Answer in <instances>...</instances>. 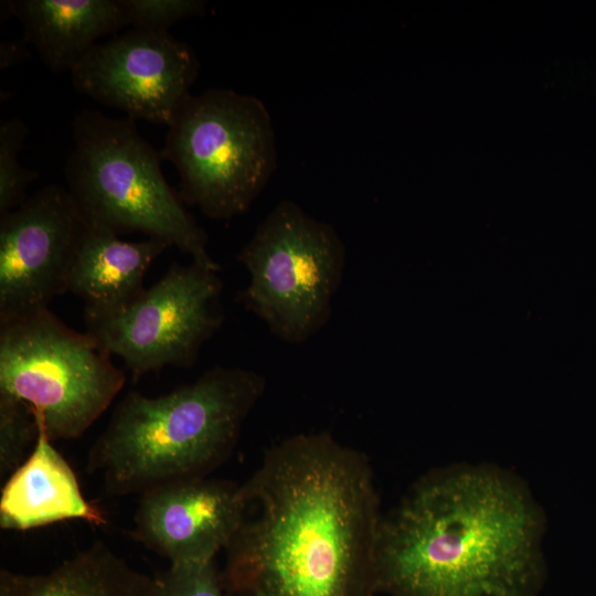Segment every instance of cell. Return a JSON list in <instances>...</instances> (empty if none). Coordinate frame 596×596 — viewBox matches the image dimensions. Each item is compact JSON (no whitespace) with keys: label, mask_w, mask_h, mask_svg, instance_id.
I'll use <instances>...</instances> for the list:
<instances>
[{"label":"cell","mask_w":596,"mask_h":596,"mask_svg":"<svg viewBox=\"0 0 596 596\" xmlns=\"http://www.w3.org/2000/svg\"><path fill=\"white\" fill-rule=\"evenodd\" d=\"M225 596H376L382 514L368 458L328 433L275 445L242 485Z\"/></svg>","instance_id":"6da1fadb"},{"label":"cell","mask_w":596,"mask_h":596,"mask_svg":"<svg viewBox=\"0 0 596 596\" xmlns=\"http://www.w3.org/2000/svg\"><path fill=\"white\" fill-rule=\"evenodd\" d=\"M544 517L519 477L489 465L423 476L382 517L379 592L390 596H536Z\"/></svg>","instance_id":"7a4b0ae2"},{"label":"cell","mask_w":596,"mask_h":596,"mask_svg":"<svg viewBox=\"0 0 596 596\" xmlns=\"http://www.w3.org/2000/svg\"><path fill=\"white\" fill-rule=\"evenodd\" d=\"M264 390L260 374L217 365L159 396L129 392L92 446L87 471L113 496L206 478L233 451Z\"/></svg>","instance_id":"3957f363"},{"label":"cell","mask_w":596,"mask_h":596,"mask_svg":"<svg viewBox=\"0 0 596 596\" xmlns=\"http://www.w3.org/2000/svg\"><path fill=\"white\" fill-rule=\"evenodd\" d=\"M74 148L65 164L67 191L91 228L141 232L212 270L207 236L161 171V153L134 119L82 110L72 121Z\"/></svg>","instance_id":"277c9868"},{"label":"cell","mask_w":596,"mask_h":596,"mask_svg":"<svg viewBox=\"0 0 596 596\" xmlns=\"http://www.w3.org/2000/svg\"><path fill=\"white\" fill-rule=\"evenodd\" d=\"M160 153L179 173L182 201L216 220L249 209L277 158L264 103L226 88L190 95L168 126Z\"/></svg>","instance_id":"5b68a950"},{"label":"cell","mask_w":596,"mask_h":596,"mask_svg":"<svg viewBox=\"0 0 596 596\" xmlns=\"http://www.w3.org/2000/svg\"><path fill=\"white\" fill-rule=\"evenodd\" d=\"M110 355L49 308L0 322V393L28 404L52 441L77 438L125 384Z\"/></svg>","instance_id":"8992f818"},{"label":"cell","mask_w":596,"mask_h":596,"mask_svg":"<svg viewBox=\"0 0 596 596\" xmlns=\"http://www.w3.org/2000/svg\"><path fill=\"white\" fill-rule=\"evenodd\" d=\"M249 275L240 300L288 343H302L329 321L344 272L334 227L284 200L238 254Z\"/></svg>","instance_id":"52a82bcc"},{"label":"cell","mask_w":596,"mask_h":596,"mask_svg":"<svg viewBox=\"0 0 596 596\" xmlns=\"http://www.w3.org/2000/svg\"><path fill=\"white\" fill-rule=\"evenodd\" d=\"M221 292L216 270L175 264L123 310L85 319L87 332L135 381L168 365L191 368L222 324Z\"/></svg>","instance_id":"ba28073f"},{"label":"cell","mask_w":596,"mask_h":596,"mask_svg":"<svg viewBox=\"0 0 596 596\" xmlns=\"http://www.w3.org/2000/svg\"><path fill=\"white\" fill-rule=\"evenodd\" d=\"M200 63L169 32L130 29L96 44L71 71L74 88L129 118L169 126L191 95Z\"/></svg>","instance_id":"9c48e42d"},{"label":"cell","mask_w":596,"mask_h":596,"mask_svg":"<svg viewBox=\"0 0 596 596\" xmlns=\"http://www.w3.org/2000/svg\"><path fill=\"white\" fill-rule=\"evenodd\" d=\"M86 228L67 189L54 184L0 215V322L49 308L68 291Z\"/></svg>","instance_id":"30bf717a"},{"label":"cell","mask_w":596,"mask_h":596,"mask_svg":"<svg viewBox=\"0 0 596 596\" xmlns=\"http://www.w3.org/2000/svg\"><path fill=\"white\" fill-rule=\"evenodd\" d=\"M246 509L242 485L207 478L141 494L131 534L170 564L207 562L225 550Z\"/></svg>","instance_id":"8fae6325"},{"label":"cell","mask_w":596,"mask_h":596,"mask_svg":"<svg viewBox=\"0 0 596 596\" xmlns=\"http://www.w3.org/2000/svg\"><path fill=\"white\" fill-rule=\"evenodd\" d=\"M34 415L39 426L34 447L1 491V529L26 531L66 520L105 525L103 511L84 498L76 475Z\"/></svg>","instance_id":"7c38bea8"},{"label":"cell","mask_w":596,"mask_h":596,"mask_svg":"<svg viewBox=\"0 0 596 596\" xmlns=\"http://www.w3.org/2000/svg\"><path fill=\"white\" fill-rule=\"evenodd\" d=\"M169 245L148 237L127 242L87 226L76 251L68 291L84 305V319L114 315L143 290V277Z\"/></svg>","instance_id":"4fadbf2b"},{"label":"cell","mask_w":596,"mask_h":596,"mask_svg":"<svg viewBox=\"0 0 596 596\" xmlns=\"http://www.w3.org/2000/svg\"><path fill=\"white\" fill-rule=\"evenodd\" d=\"M8 13L54 73L70 72L98 39L126 26L119 0H11Z\"/></svg>","instance_id":"5bb4252c"},{"label":"cell","mask_w":596,"mask_h":596,"mask_svg":"<svg viewBox=\"0 0 596 596\" xmlns=\"http://www.w3.org/2000/svg\"><path fill=\"white\" fill-rule=\"evenodd\" d=\"M0 596H158L150 577L102 542L76 553L52 571L0 573Z\"/></svg>","instance_id":"9a60e30c"},{"label":"cell","mask_w":596,"mask_h":596,"mask_svg":"<svg viewBox=\"0 0 596 596\" xmlns=\"http://www.w3.org/2000/svg\"><path fill=\"white\" fill-rule=\"evenodd\" d=\"M39 434L33 409L0 393V475L10 476L30 455Z\"/></svg>","instance_id":"2e32d148"},{"label":"cell","mask_w":596,"mask_h":596,"mask_svg":"<svg viewBox=\"0 0 596 596\" xmlns=\"http://www.w3.org/2000/svg\"><path fill=\"white\" fill-rule=\"evenodd\" d=\"M28 131L20 119H9L0 126V215L21 205L28 199V185L40 177L38 171L23 168L18 160Z\"/></svg>","instance_id":"e0dca14e"},{"label":"cell","mask_w":596,"mask_h":596,"mask_svg":"<svg viewBox=\"0 0 596 596\" xmlns=\"http://www.w3.org/2000/svg\"><path fill=\"white\" fill-rule=\"evenodd\" d=\"M126 25L132 29L169 32L178 21L203 15L205 2L200 0H119Z\"/></svg>","instance_id":"ac0fdd59"},{"label":"cell","mask_w":596,"mask_h":596,"mask_svg":"<svg viewBox=\"0 0 596 596\" xmlns=\"http://www.w3.org/2000/svg\"><path fill=\"white\" fill-rule=\"evenodd\" d=\"M155 579L158 596H225L215 560L170 564Z\"/></svg>","instance_id":"d6986e66"},{"label":"cell","mask_w":596,"mask_h":596,"mask_svg":"<svg viewBox=\"0 0 596 596\" xmlns=\"http://www.w3.org/2000/svg\"><path fill=\"white\" fill-rule=\"evenodd\" d=\"M22 40L2 41L0 46V67L4 68L21 61L26 53L25 44Z\"/></svg>","instance_id":"ffe728a7"}]
</instances>
